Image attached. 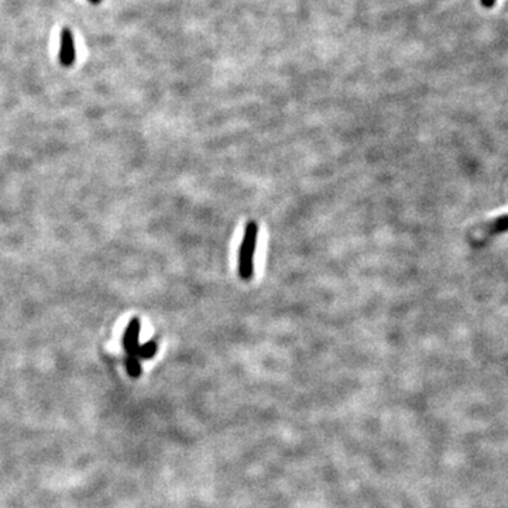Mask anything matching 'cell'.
<instances>
[{"instance_id":"obj_1","label":"cell","mask_w":508,"mask_h":508,"mask_svg":"<svg viewBox=\"0 0 508 508\" xmlns=\"http://www.w3.org/2000/svg\"><path fill=\"white\" fill-rule=\"evenodd\" d=\"M259 226L256 222H247L243 240L239 250V275L242 280L249 281L254 271V253L257 244Z\"/></svg>"},{"instance_id":"obj_2","label":"cell","mask_w":508,"mask_h":508,"mask_svg":"<svg viewBox=\"0 0 508 508\" xmlns=\"http://www.w3.org/2000/svg\"><path fill=\"white\" fill-rule=\"evenodd\" d=\"M75 61V43L70 29H64L61 33V49H60V63L64 67H71Z\"/></svg>"},{"instance_id":"obj_3","label":"cell","mask_w":508,"mask_h":508,"mask_svg":"<svg viewBox=\"0 0 508 508\" xmlns=\"http://www.w3.org/2000/svg\"><path fill=\"white\" fill-rule=\"evenodd\" d=\"M139 337H140V321L132 319L123 335V346H125V350L128 354H136V352L140 346Z\"/></svg>"},{"instance_id":"obj_4","label":"cell","mask_w":508,"mask_h":508,"mask_svg":"<svg viewBox=\"0 0 508 508\" xmlns=\"http://www.w3.org/2000/svg\"><path fill=\"white\" fill-rule=\"evenodd\" d=\"M125 363H126V368H128V373L130 377H133V378L140 377L142 364H140V359L136 354H128Z\"/></svg>"},{"instance_id":"obj_5","label":"cell","mask_w":508,"mask_h":508,"mask_svg":"<svg viewBox=\"0 0 508 508\" xmlns=\"http://www.w3.org/2000/svg\"><path fill=\"white\" fill-rule=\"evenodd\" d=\"M157 353V343L154 340L151 342H147L142 346H139L137 352H136V356L139 359H144V360H149L151 357H154V354Z\"/></svg>"},{"instance_id":"obj_6","label":"cell","mask_w":508,"mask_h":508,"mask_svg":"<svg viewBox=\"0 0 508 508\" xmlns=\"http://www.w3.org/2000/svg\"><path fill=\"white\" fill-rule=\"evenodd\" d=\"M490 232H491V233L508 232V215L495 219V221L490 225Z\"/></svg>"},{"instance_id":"obj_7","label":"cell","mask_w":508,"mask_h":508,"mask_svg":"<svg viewBox=\"0 0 508 508\" xmlns=\"http://www.w3.org/2000/svg\"><path fill=\"white\" fill-rule=\"evenodd\" d=\"M495 4V0H481V5L485 8V9H491Z\"/></svg>"},{"instance_id":"obj_8","label":"cell","mask_w":508,"mask_h":508,"mask_svg":"<svg viewBox=\"0 0 508 508\" xmlns=\"http://www.w3.org/2000/svg\"><path fill=\"white\" fill-rule=\"evenodd\" d=\"M88 2H91L92 5H99V4L102 2V0H88Z\"/></svg>"}]
</instances>
